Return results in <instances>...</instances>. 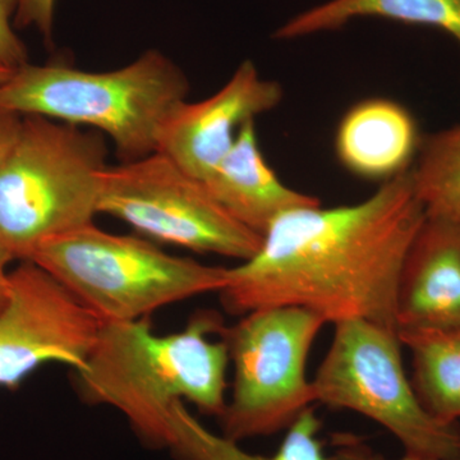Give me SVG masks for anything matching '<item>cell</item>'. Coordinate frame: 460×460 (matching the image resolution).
<instances>
[{
  "label": "cell",
  "mask_w": 460,
  "mask_h": 460,
  "mask_svg": "<svg viewBox=\"0 0 460 460\" xmlns=\"http://www.w3.org/2000/svg\"><path fill=\"white\" fill-rule=\"evenodd\" d=\"M54 5L56 0H18L14 27L38 30L45 40L53 38Z\"/></svg>",
  "instance_id": "d6986e66"
},
{
  "label": "cell",
  "mask_w": 460,
  "mask_h": 460,
  "mask_svg": "<svg viewBox=\"0 0 460 460\" xmlns=\"http://www.w3.org/2000/svg\"><path fill=\"white\" fill-rule=\"evenodd\" d=\"M189 91L180 66L151 49L108 72L29 62L0 84V108L91 127L109 136L120 163H128L155 153L163 127Z\"/></svg>",
  "instance_id": "3957f363"
},
{
  "label": "cell",
  "mask_w": 460,
  "mask_h": 460,
  "mask_svg": "<svg viewBox=\"0 0 460 460\" xmlns=\"http://www.w3.org/2000/svg\"><path fill=\"white\" fill-rule=\"evenodd\" d=\"M417 155L411 178L426 215L460 220V122L420 141Z\"/></svg>",
  "instance_id": "e0dca14e"
},
{
  "label": "cell",
  "mask_w": 460,
  "mask_h": 460,
  "mask_svg": "<svg viewBox=\"0 0 460 460\" xmlns=\"http://www.w3.org/2000/svg\"><path fill=\"white\" fill-rule=\"evenodd\" d=\"M334 443L337 447V460H385L380 454L372 452L367 445L350 434H335ZM401 460H436L428 456H414L405 453Z\"/></svg>",
  "instance_id": "ffe728a7"
},
{
  "label": "cell",
  "mask_w": 460,
  "mask_h": 460,
  "mask_svg": "<svg viewBox=\"0 0 460 460\" xmlns=\"http://www.w3.org/2000/svg\"><path fill=\"white\" fill-rule=\"evenodd\" d=\"M413 362L411 385L420 404L436 420H460V326L398 332Z\"/></svg>",
  "instance_id": "2e32d148"
},
{
  "label": "cell",
  "mask_w": 460,
  "mask_h": 460,
  "mask_svg": "<svg viewBox=\"0 0 460 460\" xmlns=\"http://www.w3.org/2000/svg\"><path fill=\"white\" fill-rule=\"evenodd\" d=\"M334 326L313 378L316 402L374 420L401 441L405 453L460 460L459 425L436 420L420 404L405 374L398 330L367 320Z\"/></svg>",
  "instance_id": "8992f818"
},
{
  "label": "cell",
  "mask_w": 460,
  "mask_h": 460,
  "mask_svg": "<svg viewBox=\"0 0 460 460\" xmlns=\"http://www.w3.org/2000/svg\"><path fill=\"white\" fill-rule=\"evenodd\" d=\"M99 214L117 217L155 241L242 262L262 243V235L234 219L204 181L159 151L109 166Z\"/></svg>",
  "instance_id": "ba28073f"
},
{
  "label": "cell",
  "mask_w": 460,
  "mask_h": 460,
  "mask_svg": "<svg viewBox=\"0 0 460 460\" xmlns=\"http://www.w3.org/2000/svg\"><path fill=\"white\" fill-rule=\"evenodd\" d=\"M224 326L213 311L165 335L157 334L150 316L102 323L86 361L75 370L77 389L91 404L119 411L145 443L168 447L177 402L217 417L226 408L229 350L222 337L211 338Z\"/></svg>",
  "instance_id": "7a4b0ae2"
},
{
  "label": "cell",
  "mask_w": 460,
  "mask_h": 460,
  "mask_svg": "<svg viewBox=\"0 0 460 460\" xmlns=\"http://www.w3.org/2000/svg\"><path fill=\"white\" fill-rule=\"evenodd\" d=\"M11 261H13V257L9 253L3 242L0 241V271H5V268Z\"/></svg>",
  "instance_id": "603a6c76"
},
{
  "label": "cell",
  "mask_w": 460,
  "mask_h": 460,
  "mask_svg": "<svg viewBox=\"0 0 460 460\" xmlns=\"http://www.w3.org/2000/svg\"><path fill=\"white\" fill-rule=\"evenodd\" d=\"M107 156L102 133L22 115L0 162V241L13 260L27 261L45 242L93 223Z\"/></svg>",
  "instance_id": "277c9868"
},
{
  "label": "cell",
  "mask_w": 460,
  "mask_h": 460,
  "mask_svg": "<svg viewBox=\"0 0 460 460\" xmlns=\"http://www.w3.org/2000/svg\"><path fill=\"white\" fill-rule=\"evenodd\" d=\"M7 271H0V308L3 307V305L5 304V299H7V292H8V278Z\"/></svg>",
  "instance_id": "7402d4cb"
},
{
  "label": "cell",
  "mask_w": 460,
  "mask_h": 460,
  "mask_svg": "<svg viewBox=\"0 0 460 460\" xmlns=\"http://www.w3.org/2000/svg\"><path fill=\"white\" fill-rule=\"evenodd\" d=\"M325 321L299 307H271L224 326L233 363L232 393L220 414L223 436L244 438L283 431L316 402L307 377L311 349Z\"/></svg>",
  "instance_id": "52a82bcc"
},
{
  "label": "cell",
  "mask_w": 460,
  "mask_h": 460,
  "mask_svg": "<svg viewBox=\"0 0 460 460\" xmlns=\"http://www.w3.org/2000/svg\"><path fill=\"white\" fill-rule=\"evenodd\" d=\"M13 74V69H9L7 66H0V84L5 83L9 77Z\"/></svg>",
  "instance_id": "cb8c5ba5"
},
{
  "label": "cell",
  "mask_w": 460,
  "mask_h": 460,
  "mask_svg": "<svg viewBox=\"0 0 460 460\" xmlns=\"http://www.w3.org/2000/svg\"><path fill=\"white\" fill-rule=\"evenodd\" d=\"M169 447L180 460H332L319 438L321 420L313 407L305 410L287 429L286 438L271 456L244 452L238 443L217 435L199 423L183 402L172 408Z\"/></svg>",
  "instance_id": "9a60e30c"
},
{
  "label": "cell",
  "mask_w": 460,
  "mask_h": 460,
  "mask_svg": "<svg viewBox=\"0 0 460 460\" xmlns=\"http://www.w3.org/2000/svg\"><path fill=\"white\" fill-rule=\"evenodd\" d=\"M411 169L357 204L280 215L255 255L226 271L224 310L243 316L299 307L326 323L367 320L396 329L399 274L426 219Z\"/></svg>",
  "instance_id": "6da1fadb"
},
{
  "label": "cell",
  "mask_w": 460,
  "mask_h": 460,
  "mask_svg": "<svg viewBox=\"0 0 460 460\" xmlns=\"http://www.w3.org/2000/svg\"><path fill=\"white\" fill-rule=\"evenodd\" d=\"M7 278L0 308V386L17 389L45 363L78 370L102 323L38 263L21 261Z\"/></svg>",
  "instance_id": "9c48e42d"
},
{
  "label": "cell",
  "mask_w": 460,
  "mask_h": 460,
  "mask_svg": "<svg viewBox=\"0 0 460 460\" xmlns=\"http://www.w3.org/2000/svg\"><path fill=\"white\" fill-rule=\"evenodd\" d=\"M27 261L49 272L102 323L144 319L175 302L219 293L228 271L93 223L45 242Z\"/></svg>",
  "instance_id": "5b68a950"
},
{
  "label": "cell",
  "mask_w": 460,
  "mask_h": 460,
  "mask_svg": "<svg viewBox=\"0 0 460 460\" xmlns=\"http://www.w3.org/2000/svg\"><path fill=\"white\" fill-rule=\"evenodd\" d=\"M22 124V115L0 108V162L13 146Z\"/></svg>",
  "instance_id": "44dd1931"
},
{
  "label": "cell",
  "mask_w": 460,
  "mask_h": 460,
  "mask_svg": "<svg viewBox=\"0 0 460 460\" xmlns=\"http://www.w3.org/2000/svg\"><path fill=\"white\" fill-rule=\"evenodd\" d=\"M18 0H0V66L17 69L29 63L25 44L14 31Z\"/></svg>",
  "instance_id": "ac0fdd59"
},
{
  "label": "cell",
  "mask_w": 460,
  "mask_h": 460,
  "mask_svg": "<svg viewBox=\"0 0 460 460\" xmlns=\"http://www.w3.org/2000/svg\"><path fill=\"white\" fill-rule=\"evenodd\" d=\"M283 89L266 80L251 60L235 69L215 95L181 102L166 120L157 150L192 177L205 181L234 145L239 129L277 108Z\"/></svg>",
  "instance_id": "30bf717a"
},
{
  "label": "cell",
  "mask_w": 460,
  "mask_h": 460,
  "mask_svg": "<svg viewBox=\"0 0 460 460\" xmlns=\"http://www.w3.org/2000/svg\"><path fill=\"white\" fill-rule=\"evenodd\" d=\"M396 329L460 326V220L431 217L411 241L395 298Z\"/></svg>",
  "instance_id": "8fae6325"
},
{
  "label": "cell",
  "mask_w": 460,
  "mask_h": 460,
  "mask_svg": "<svg viewBox=\"0 0 460 460\" xmlns=\"http://www.w3.org/2000/svg\"><path fill=\"white\" fill-rule=\"evenodd\" d=\"M420 141L407 108L394 100L371 98L357 102L341 118L335 153L353 175L383 183L410 171Z\"/></svg>",
  "instance_id": "4fadbf2b"
},
{
  "label": "cell",
  "mask_w": 460,
  "mask_h": 460,
  "mask_svg": "<svg viewBox=\"0 0 460 460\" xmlns=\"http://www.w3.org/2000/svg\"><path fill=\"white\" fill-rule=\"evenodd\" d=\"M255 122L242 126L234 145L204 183L234 219L263 235L280 215L320 201L280 181L262 155Z\"/></svg>",
  "instance_id": "7c38bea8"
},
{
  "label": "cell",
  "mask_w": 460,
  "mask_h": 460,
  "mask_svg": "<svg viewBox=\"0 0 460 460\" xmlns=\"http://www.w3.org/2000/svg\"><path fill=\"white\" fill-rule=\"evenodd\" d=\"M359 18L434 27L449 35L460 49V0H328L289 18L274 38L295 40L337 31Z\"/></svg>",
  "instance_id": "5bb4252c"
}]
</instances>
